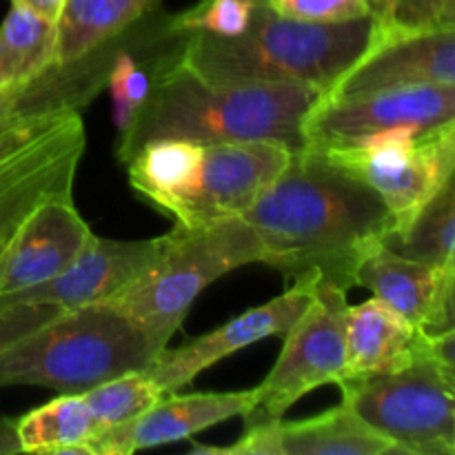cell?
I'll return each mask as SVG.
<instances>
[{
    "label": "cell",
    "mask_w": 455,
    "mask_h": 455,
    "mask_svg": "<svg viewBox=\"0 0 455 455\" xmlns=\"http://www.w3.org/2000/svg\"><path fill=\"white\" fill-rule=\"evenodd\" d=\"M253 262H265V249L243 216L207 225L173 222V229L160 235L149 267L107 302L164 351L196 298L218 278Z\"/></svg>",
    "instance_id": "cell-5"
},
{
    "label": "cell",
    "mask_w": 455,
    "mask_h": 455,
    "mask_svg": "<svg viewBox=\"0 0 455 455\" xmlns=\"http://www.w3.org/2000/svg\"><path fill=\"white\" fill-rule=\"evenodd\" d=\"M92 235L74 194L44 200L25 220L0 258V298L56 278Z\"/></svg>",
    "instance_id": "cell-17"
},
{
    "label": "cell",
    "mask_w": 455,
    "mask_h": 455,
    "mask_svg": "<svg viewBox=\"0 0 455 455\" xmlns=\"http://www.w3.org/2000/svg\"><path fill=\"white\" fill-rule=\"evenodd\" d=\"M191 453L220 455H403L398 444L373 429L342 400L338 407L307 420L247 422L229 447H194Z\"/></svg>",
    "instance_id": "cell-12"
},
{
    "label": "cell",
    "mask_w": 455,
    "mask_h": 455,
    "mask_svg": "<svg viewBox=\"0 0 455 455\" xmlns=\"http://www.w3.org/2000/svg\"><path fill=\"white\" fill-rule=\"evenodd\" d=\"M355 287H367L425 331L455 329V267L409 260L380 243L360 260Z\"/></svg>",
    "instance_id": "cell-18"
},
{
    "label": "cell",
    "mask_w": 455,
    "mask_h": 455,
    "mask_svg": "<svg viewBox=\"0 0 455 455\" xmlns=\"http://www.w3.org/2000/svg\"><path fill=\"white\" fill-rule=\"evenodd\" d=\"M382 244L409 260L434 267H455V185L449 178L416 216L398 231L382 238Z\"/></svg>",
    "instance_id": "cell-23"
},
{
    "label": "cell",
    "mask_w": 455,
    "mask_h": 455,
    "mask_svg": "<svg viewBox=\"0 0 455 455\" xmlns=\"http://www.w3.org/2000/svg\"><path fill=\"white\" fill-rule=\"evenodd\" d=\"M98 429L80 394H60L16 422L22 453L40 455H84V444Z\"/></svg>",
    "instance_id": "cell-22"
},
{
    "label": "cell",
    "mask_w": 455,
    "mask_h": 455,
    "mask_svg": "<svg viewBox=\"0 0 455 455\" xmlns=\"http://www.w3.org/2000/svg\"><path fill=\"white\" fill-rule=\"evenodd\" d=\"M12 453H22L20 440H18L16 422L7 420V418H0V455H12Z\"/></svg>",
    "instance_id": "cell-31"
},
{
    "label": "cell",
    "mask_w": 455,
    "mask_h": 455,
    "mask_svg": "<svg viewBox=\"0 0 455 455\" xmlns=\"http://www.w3.org/2000/svg\"><path fill=\"white\" fill-rule=\"evenodd\" d=\"M345 289L318 283L305 311L284 333V347L269 376L256 387V407L244 422L283 418L298 400L324 385H338L347 373Z\"/></svg>",
    "instance_id": "cell-9"
},
{
    "label": "cell",
    "mask_w": 455,
    "mask_h": 455,
    "mask_svg": "<svg viewBox=\"0 0 455 455\" xmlns=\"http://www.w3.org/2000/svg\"><path fill=\"white\" fill-rule=\"evenodd\" d=\"M52 305H0V351L58 314Z\"/></svg>",
    "instance_id": "cell-29"
},
{
    "label": "cell",
    "mask_w": 455,
    "mask_h": 455,
    "mask_svg": "<svg viewBox=\"0 0 455 455\" xmlns=\"http://www.w3.org/2000/svg\"><path fill=\"white\" fill-rule=\"evenodd\" d=\"M163 0H67L58 18L56 62H71L160 12Z\"/></svg>",
    "instance_id": "cell-21"
},
{
    "label": "cell",
    "mask_w": 455,
    "mask_h": 455,
    "mask_svg": "<svg viewBox=\"0 0 455 455\" xmlns=\"http://www.w3.org/2000/svg\"><path fill=\"white\" fill-rule=\"evenodd\" d=\"M271 12L305 22H347L371 16L373 0H265Z\"/></svg>",
    "instance_id": "cell-28"
},
{
    "label": "cell",
    "mask_w": 455,
    "mask_h": 455,
    "mask_svg": "<svg viewBox=\"0 0 455 455\" xmlns=\"http://www.w3.org/2000/svg\"><path fill=\"white\" fill-rule=\"evenodd\" d=\"M315 284H318L315 278L293 280V284L283 296L260 307H253V309L231 318L222 327L182 342L176 349L167 347L151 363V367L145 369V373L164 394H173L185 385H191L200 373L207 371L220 360L229 358L235 351L265 340V338L284 336L298 320V315L305 311L307 302L314 296Z\"/></svg>",
    "instance_id": "cell-11"
},
{
    "label": "cell",
    "mask_w": 455,
    "mask_h": 455,
    "mask_svg": "<svg viewBox=\"0 0 455 455\" xmlns=\"http://www.w3.org/2000/svg\"><path fill=\"white\" fill-rule=\"evenodd\" d=\"M163 351L109 302L60 309L0 351L3 387L84 394L107 380L145 371Z\"/></svg>",
    "instance_id": "cell-4"
},
{
    "label": "cell",
    "mask_w": 455,
    "mask_h": 455,
    "mask_svg": "<svg viewBox=\"0 0 455 455\" xmlns=\"http://www.w3.org/2000/svg\"><path fill=\"white\" fill-rule=\"evenodd\" d=\"M455 123V87L382 89V92L323 96L307 114L305 145L336 147L367 140L394 129H438Z\"/></svg>",
    "instance_id": "cell-10"
},
{
    "label": "cell",
    "mask_w": 455,
    "mask_h": 455,
    "mask_svg": "<svg viewBox=\"0 0 455 455\" xmlns=\"http://www.w3.org/2000/svg\"><path fill=\"white\" fill-rule=\"evenodd\" d=\"M429 331L380 298L347 309V376H373L409 367L427 355Z\"/></svg>",
    "instance_id": "cell-19"
},
{
    "label": "cell",
    "mask_w": 455,
    "mask_h": 455,
    "mask_svg": "<svg viewBox=\"0 0 455 455\" xmlns=\"http://www.w3.org/2000/svg\"><path fill=\"white\" fill-rule=\"evenodd\" d=\"M265 262L284 278L355 287L360 260L394 227L385 200L323 151L305 145L243 213Z\"/></svg>",
    "instance_id": "cell-1"
},
{
    "label": "cell",
    "mask_w": 455,
    "mask_h": 455,
    "mask_svg": "<svg viewBox=\"0 0 455 455\" xmlns=\"http://www.w3.org/2000/svg\"><path fill=\"white\" fill-rule=\"evenodd\" d=\"M180 47L158 62L145 105L120 133V163L127 164L142 145L163 138L198 145L274 140L293 151L305 147V118L323 92L302 84L213 83L178 62Z\"/></svg>",
    "instance_id": "cell-2"
},
{
    "label": "cell",
    "mask_w": 455,
    "mask_h": 455,
    "mask_svg": "<svg viewBox=\"0 0 455 455\" xmlns=\"http://www.w3.org/2000/svg\"><path fill=\"white\" fill-rule=\"evenodd\" d=\"M12 3L22 4V7L31 9V12H36L38 16L58 22V18H60V12H62V7H65L67 0H12Z\"/></svg>",
    "instance_id": "cell-30"
},
{
    "label": "cell",
    "mask_w": 455,
    "mask_h": 455,
    "mask_svg": "<svg viewBox=\"0 0 455 455\" xmlns=\"http://www.w3.org/2000/svg\"><path fill=\"white\" fill-rule=\"evenodd\" d=\"M291 151L283 142L240 140L204 145L198 191L176 225H207L243 216L260 191L287 167Z\"/></svg>",
    "instance_id": "cell-13"
},
{
    "label": "cell",
    "mask_w": 455,
    "mask_h": 455,
    "mask_svg": "<svg viewBox=\"0 0 455 455\" xmlns=\"http://www.w3.org/2000/svg\"><path fill=\"white\" fill-rule=\"evenodd\" d=\"M373 38L425 34L455 27V0H373Z\"/></svg>",
    "instance_id": "cell-26"
},
{
    "label": "cell",
    "mask_w": 455,
    "mask_h": 455,
    "mask_svg": "<svg viewBox=\"0 0 455 455\" xmlns=\"http://www.w3.org/2000/svg\"><path fill=\"white\" fill-rule=\"evenodd\" d=\"M265 0H198L194 7L167 16V31L172 36L207 34L218 38L240 36Z\"/></svg>",
    "instance_id": "cell-27"
},
{
    "label": "cell",
    "mask_w": 455,
    "mask_h": 455,
    "mask_svg": "<svg viewBox=\"0 0 455 455\" xmlns=\"http://www.w3.org/2000/svg\"><path fill=\"white\" fill-rule=\"evenodd\" d=\"M373 18L305 22L271 12L267 3L234 38L189 34L178 62L213 83L302 84L324 93L367 52Z\"/></svg>",
    "instance_id": "cell-3"
},
{
    "label": "cell",
    "mask_w": 455,
    "mask_h": 455,
    "mask_svg": "<svg viewBox=\"0 0 455 455\" xmlns=\"http://www.w3.org/2000/svg\"><path fill=\"white\" fill-rule=\"evenodd\" d=\"M422 84L455 87V27L371 43L324 96H351Z\"/></svg>",
    "instance_id": "cell-16"
},
{
    "label": "cell",
    "mask_w": 455,
    "mask_h": 455,
    "mask_svg": "<svg viewBox=\"0 0 455 455\" xmlns=\"http://www.w3.org/2000/svg\"><path fill=\"white\" fill-rule=\"evenodd\" d=\"M84 145L80 111L0 127V258L44 200L74 194Z\"/></svg>",
    "instance_id": "cell-7"
},
{
    "label": "cell",
    "mask_w": 455,
    "mask_h": 455,
    "mask_svg": "<svg viewBox=\"0 0 455 455\" xmlns=\"http://www.w3.org/2000/svg\"><path fill=\"white\" fill-rule=\"evenodd\" d=\"M204 145L191 140H151L124 167L129 185L145 203L172 220H180L198 191Z\"/></svg>",
    "instance_id": "cell-20"
},
{
    "label": "cell",
    "mask_w": 455,
    "mask_h": 455,
    "mask_svg": "<svg viewBox=\"0 0 455 455\" xmlns=\"http://www.w3.org/2000/svg\"><path fill=\"white\" fill-rule=\"evenodd\" d=\"M80 395L87 403L98 427L111 429V427L127 425L149 411L163 398L164 391L145 371H132L102 382Z\"/></svg>",
    "instance_id": "cell-25"
},
{
    "label": "cell",
    "mask_w": 455,
    "mask_h": 455,
    "mask_svg": "<svg viewBox=\"0 0 455 455\" xmlns=\"http://www.w3.org/2000/svg\"><path fill=\"white\" fill-rule=\"evenodd\" d=\"M256 407V387L247 391H209V394H164L149 411L127 425L100 429L87 444L84 455H129L140 449L163 447L194 438L209 427L231 418L247 416Z\"/></svg>",
    "instance_id": "cell-15"
},
{
    "label": "cell",
    "mask_w": 455,
    "mask_h": 455,
    "mask_svg": "<svg viewBox=\"0 0 455 455\" xmlns=\"http://www.w3.org/2000/svg\"><path fill=\"white\" fill-rule=\"evenodd\" d=\"M160 238L109 240L89 235L78 256L56 278L0 298V305H52L58 309L107 302L149 267Z\"/></svg>",
    "instance_id": "cell-14"
},
{
    "label": "cell",
    "mask_w": 455,
    "mask_h": 455,
    "mask_svg": "<svg viewBox=\"0 0 455 455\" xmlns=\"http://www.w3.org/2000/svg\"><path fill=\"white\" fill-rule=\"evenodd\" d=\"M342 400L403 455H455V371L431 358L338 382Z\"/></svg>",
    "instance_id": "cell-6"
},
{
    "label": "cell",
    "mask_w": 455,
    "mask_h": 455,
    "mask_svg": "<svg viewBox=\"0 0 455 455\" xmlns=\"http://www.w3.org/2000/svg\"><path fill=\"white\" fill-rule=\"evenodd\" d=\"M58 22L12 3L0 25V87L36 78L56 62Z\"/></svg>",
    "instance_id": "cell-24"
},
{
    "label": "cell",
    "mask_w": 455,
    "mask_h": 455,
    "mask_svg": "<svg viewBox=\"0 0 455 455\" xmlns=\"http://www.w3.org/2000/svg\"><path fill=\"white\" fill-rule=\"evenodd\" d=\"M314 149L371 187L391 212V231H398L453 178L455 123L438 129H394L367 140Z\"/></svg>",
    "instance_id": "cell-8"
}]
</instances>
